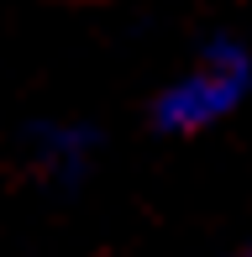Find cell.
Listing matches in <instances>:
<instances>
[{"mask_svg": "<svg viewBox=\"0 0 252 257\" xmlns=\"http://www.w3.org/2000/svg\"><path fill=\"white\" fill-rule=\"evenodd\" d=\"M221 257H252V247H236V252H221Z\"/></svg>", "mask_w": 252, "mask_h": 257, "instance_id": "obj_3", "label": "cell"}, {"mask_svg": "<svg viewBox=\"0 0 252 257\" xmlns=\"http://www.w3.org/2000/svg\"><path fill=\"white\" fill-rule=\"evenodd\" d=\"M100 158V132L89 121H37L27 132V163L37 168V179L74 189L95 173Z\"/></svg>", "mask_w": 252, "mask_h": 257, "instance_id": "obj_2", "label": "cell"}, {"mask_svg": "<svg viewBox=\"0 0 252 257\" xmlns=\"http://www.w3.org/2000/svg\"><path fill=\"white\" fill-rule=\"evenodd\" d=\"M252 95V53L236 37H210L200 53L153 95V132L158 137H205L226 126Z\"/></svg>", "mask_w": 252, "mask_h": 257, "instance_id": "obj_1", "label": "cell"}]
</instances>
